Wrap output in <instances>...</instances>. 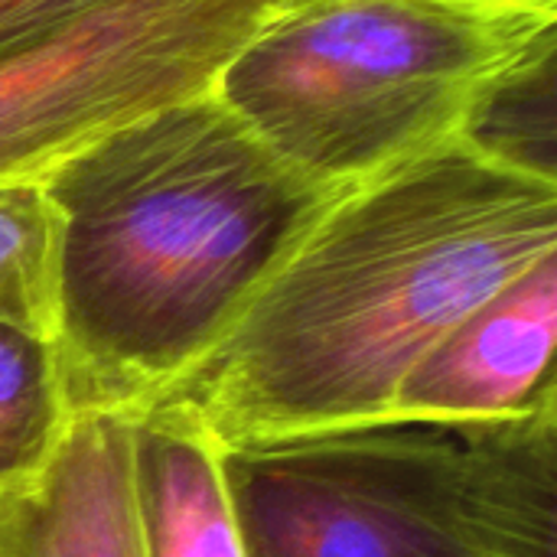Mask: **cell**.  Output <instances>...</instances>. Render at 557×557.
Listing matches in <instances>:
<instances>
[{"label":"cell","instance_id":"10","mask_svg":"<svg viewBox=\"0 0 557 557\" xmlns=\"http://www.w3.org/2000/svg\"><path fill=\"white\" fill-rule=\"evenodd\" d=\"M55 215L42 183L0 186V323L52 339Z\"/></svg>","mask_w":557,"mask_h":557},{"label":"cell","instance_id":"8","mask_svg":"<svg viewBox=\"0 0 557 557\" xmlns=\"http://www.w3.org/2000/svg\"><path fill=\"white\" fill-rule=\"evenodd\" d=\"M131 512L140 557H248L225 454L186 414H131Z\"/></svg>","mask_w":557,"mask_h":557},{"label":"cell","instance_id":"12","mask_svg":"<svg viewBox=\"0 0 557 557\" xmlns=\"http://www.w3.org/2000/svg\"><path fill=\"white\" fill-rule=\"evenodd\" d=\"M460 3H557V0H460Z\"/></svg>","mask_w":557,"mask_h":557},{"label":"cell","instance_id":"11","mask_svg":"<svg viewBox=\"0 0 557 557\" xmlns=\"http://www.w3.org/2000/svg\"><path fill=\"white\" fill-rule=\"evenodd\" d=\"M98 0H0V52L82 13Z\"/></svg>","mask_w":557,"mask_h":557},{"label":"cell","instance_id":"6","mask_svg":"<svg viewBox=\"0 0 557 557\" xmlns=\"http://www.w3.org/2000/svg\"><path fill=\"white\" fill-rule=\"evenodd\" d=\"M557 255L470 310L401 382V424L486 428L557 408Z\"/></svg>","mask_w":557,"mask_h":557},{"label":"cell","instance_id":"2","mask_svg":"<svg viewBox=\"0 0 557 557\" xmlns=\"http://www.w3.org/2000/svg\"><path fill=\"white\" fill-rule=\"evenodd\" d=\"M42 189L72 411L137 414L228 333L323 193L209 88L95 140Z\"/></svg>","mask_w":557,"mask_h":557},{"label":"cell","instance_id":"5","mask_svg":"<svg viewBox=\"0 0 557 557\" xmlns=\"http://www.w3.org/2000/svg\"><path fill=\"white\" fill-rule=\"evenodd\" d=\"M281 7L98 0L0 52V186L42 183L124 124L202 95Z\"/></svg>","mask_w":557,"mask_h":557},{"label":"cell","instance_id":"3","mask_svg":"<svg viewBox=\"0 0 557 557\" xmlns=\"http://www.w3.org/2000/svg\"><path fill=\"white\" fill-rule=\"evenodd\" d=\"M557 3L294 0L212 91L294 173L336 189L463 134L555 49Z\"/></svg>","mask_w":557,"mask_h":557},{"label":"cell","instance_id":"13","mask_svg":"<svg viewBox=\"0 0 557 557\" xmlns=\"http://www.w3.org/2000/svg\"><path fill=\"white\" fill-rule=\"evenodd\" d=\"M274 7H287V3H294V0H271Z\"/></svg>","mask_w":557,"mask_h":557},{"label":"cell","instance_id":"9","mask_svg":"<svg viewBox=\"0 0 557 557\" xmlns=\"http://www.w3.org/2000/svg\"><path fill=\"white\" fill-rule=\"evenodd\" d=\"M72 418L55 343L0 323V499L46 473Z\"/></svg>","mask_w":557,"mask_h":557},{"label":"cell","instance_id":"1","mask_svg":"<svg viewBox=\"0 0 557 557\" xmlns=\"http://www.w3.org/2000/svg\"><path fill=\"white\" fill-rule=\"evenodd\" d=\"M548 255L555 170L463 134L323 193L206 362L153 405L222 450L388 424L411 369Z\"/></svg>","mask_w":557,"mask_h":557},{"label":"cell","instance_id":"4","mask_svg":"<svg viewBox=\"0 0 557 557\" xmlns=\"http://www.w3.org/2000/svg\"><path fill=\"white\" fill-rule=\"evenodd\" d=\"M222 454L248 557H557V408Z\"/></svg>","mask_w":557,"mask_h":557},{"label":"cell","instance_id":"14","mask_svg":"<svg viewBox=\"0 0 557 557\" xmlns=\"http://www.w3.org/2000/svg\"><path fill=\"white\" fill-rule=\"evenodd\" d=\"M0 506H3V499H0Z\"/></svg>","mask_w":557,"mask_h":557},{"label":"cell","instance_id":"7","mask_svg":"<svg viewBox=\"0 0 557 557\" xmlns=\"http://www.w3.org/2000/svg\"><path fill=\"white\" fill-rule=\"evenodd\" d=\"M131 414L82 411L46 473L0 506V557H140Z\"/></svg>","mask_w":557,"mask_h":557}]
</instances>
